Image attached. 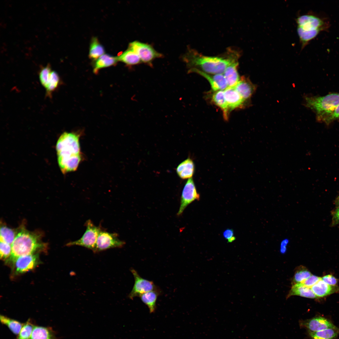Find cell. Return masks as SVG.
<instances>
[{"label": "cell", "mask_w": 339, "mask_h": 339, "mask_svg": "<svg viewBox=\"0 0 339 339\" xmlns=\"http://www.w3.org/2000/svg\"><path fill=\"white\" fill-rule=\"evenodd\" d=\"M125 243L118 238L116 233H110L102 229L98 236L94 252L97 253L112 248H121Z\"/></svg>", "instance_id": "9c48e42d"}, {"label": "cell", "mask_w": 339, "mask_h": 339, "mask_svg": "<svg viewBox=\"0 0 339 339\" xmlns=\"http://www.w3.org/2000/svg\"><path fill=\"white\" fill-rule=\"evenodd\" d=\"M312 274L305 267L300 266L297 269L294 276L293 284L304 282Z\"/></svg>", "instance_id": "4dcf8cb0"}, {"label": "cell", "mask_w": 339, "mask_h": 339, "mask_svg": "<svg viewBox=\"0 0 339 339\" xmlns=\"http://www.w3.org/2000/svg\"><path fill=\"white\" fill-rule=\"evenodd\" d=\"M200 198V195L197 192L193 179H189L182 192L180 207L177 215H181L189 204L196 200H199Z\"/></svg>", "instance_id": "8fae6325"}, {"label": "cell", "mask_w": 339, "mask_h": 339, "mask_svg": "<svg viewBox=\"0 0 339 339\" xmlns=\"http://www.w3.org/2000/svg\"><path fill=\"white\" fill-rule=\"evenodd\" d=\"M118 61L117 57L108 54L102 55L94 61L93 64V72L97 73L101 69L115 65Z\"/></svg>", "instance_id": "ac0fdd59"}, {"label": "cell", "mask_w": 339, "mask_h": 339, "mask_svg": "<svg viewBox=\"0 0 339 339\" xmlns=\"http://www.w3.org/2000/svg\"><path fill=\"white\" fill-rule=\"evenodd\" d=\"M161 293V290L159 288L144 293L139 296L142 302L148 307L150 313L155 311L157 300Z\"/></svg>", "instance_id": "603a6c76"}, {"label": "cell", "mask_w": 339, "mask_h": 339, "mask_svg": "<svg viewBox=\"0 0 339 339\" xmlns=\"http://www.w3.org/2000/svg\"><path fill=\"white\" fill-rule=\"evenodd\" d=\"M105 52L104 48L98 38L96 37H92L89 46V58L94 61L103 55Z\"/></svg>", "instance_id": "484cf974"}, {"label": "cell", "mask_w": 339, "mask_h": 339, "mask_svg": "<svg viewBox=\"0 0 339 339\" xmlns=\"http://www.w3.org/2000/svg\"><path fill=\"white\" fill-rule=\"evenodd\" d=\"M312 291L317 297H324L335 293L339 290V288L335 286L327 284L321 279L311 288Z\"/></svg>", "instance_id": "44dd1931"}, {"label": "cell", "mask_w": 339, "mask_h": 339, "mask_svg": "<svg viewBox=\"0 0 339 339\" xmlns=\"http://www.w3.org/2000/svg\"><path fill=\"white\" fill-rule=\"evenodd\" d=\"M238 60L232 62L227 67L223 74L228 87L234 88L240 79L238 71Z\"/></svg>", "instance_id": "e0dca14e"}, {"label": "cell", "mask_w": 339, "mask_h": 339, "mask_svg": "<svg viewBox=\"0 0 339 339\" xmlns=\"http://www.w3.org/2000/svg\"><path fill=\"white\" fill-rule=\"evenodd\" d=\"M288 238H285L282 240L280 243V251L282 254L284 253L287 250V246L289 243Z\"/></svg>", "instance_id": "8d00e7d4"}, {"label": "cell", "mask_w": 339, "mask_h": 339, "mask_svg": "<svg viewBox=\"0 0 339 339\" xmlns=\"http://www.w3.org/2000/svg\"><path fill=\"white\" fill-rule=\"evenodd\" d=\"M333 220L336 223L339 224V207L335 211L333 215Z\"/></svg>", "instance_id": "74e56055"}, {"label": "cell", "mask_w": 339, "mask_h": 339, "mask_svg": "<svg viewBox=\"0 0 339 339\" xmlns=\"http://www.w3.org/2000/svg\"><path fill=\"white\" fill-rule=\"evenodd\" d=\"M11 246V254L8 261L11 262L19 256L33 254L44 246L37 235L24 229L17 234Z\"/></svg>", "instance_id": "277c9868"}, {"label": "cell", "mask_w": 339, "mask_h": 339, "mask_svg": "<svg viewBox=\"0 0 339 339\" xmlns=\"http://www.w3.org/2000/svg\"><path fill=\"white\" fill-rule=\"evenodd\" d=\"M321 279V277L312 275L303 283L305 286L311 288Z\"/></svg>", "instance_id": "d6a6232c"}, {"label": "cell", "mask_w": 339, "mask_h": 339, "mask_svg": "<svg viewBox=\"0 0 339 339\" xmlns=\"http://www.w3.org/2000/svg\"><path fill=\"white\" fill-rule=\"evenodd\" d=\"M30 339H58L55 332L50 327L35 326Z\"/></svg>", "instance_id": "7402d4cb"}, {"label": "cell", "mask_w": 339, "mask_h": 339, "mask_svg": "<svg viewBox=\"0 0 339 339\" xmlns=\"http://www.w3.org/2000/svg\"><path fill=\"white\" fill-rule=\"evenodd\" d=\"M0 233V241L10 245H12L17 235L14 230L6 226L1 227Z\"/></svg>", "instance_id": "f1b7e54d"}, {"label": "cell", "mask_w": 339, "mask_h": 339, "mask_svg": "<svg viewBox=\"0 0 339 339\" xmlns=\"http://www.w3.org/2000/svg\"><path fill=\"white\" fill-rule=\"evenodd\" d=\"M224 238L227 240L228 242L231 243L235 240L236 238L234 236L233 229H227L223 232Z\"/></svg>", "instance_id": "836d02e7"}, {"label": "cell", "mask_w": 339, "mask_h": 339, "mask_svg": "<svg viewBox=\"0 0 339 339\" xmlns=\"http://www.w3.org/2000/svg\"><path fill=\"white\" fill-rule=\"evenodd\" d=\"M234 88L246 101L250 98L256 87L248 78L243 76Z\"/></svg>", "instance_id": "2e32d148"}, {"label": "cell", "mask_w": 339, "mask_h": 339, "mask_svg": "<svg viewBox=\"0 0 339 339\" xmlns=\"http://www.w3.org/2000/svg\"><path fill=\"white\" fill-rule=\"evenodd\" d=\"M211 100L214 104L220 108L224 119L227 121L230 110L225 98L224 90L214 92L211 96Z\"/></svg>", "instance_id": "d6986e66"}, {"label": "cell", "mask_w": 339, "mask_h": 339, "mask_svg": "<svg viewBox=\"0 0 339 339\" xmlns=\"http://www.w3.org/2000/svg\"><path fill=\"white\" fill-rule=\"evenodd\" d=\"M296 23L302 49L321 32L328 30L330 26L328 18L312 13L299 16L296 19Z\"/></svg>", "instance_id": "3957f363"}, {"label": "cell", "mask_w": 339, "mask_h": 339, "mask_svg": "<svg viewBox=\"0 0 339 339\" xmlns=\"http://www.w3.org/2000/svg\"><path fill=\"white\" fill-rule=\"evenodd\" d=\"M188 73H195L203 76L209 82L214 91L224 90L228 87L226 79L223 74H211L196 69L188 70Z\"/></svg>", "instance_id": "4fadbf2b"}, {"label": "cell", "mask_w": 339, "mask_h": 339, "mask_svg": "<svg viewBox=\"0 0 339 339\" xmlns=\"http://www.w3.org/2000/svg\"><path fill=\"white\" fill-rule=\"evenodd\" d=\"M308 331L313 339H333L339 334V329L336 327L316 332Z\"/></svg>", "instance_id": "4316f807"}, {"label": "cell", "mask_w": 339, "mask_h": 339, "mask_svg": "<svg viewBox=\"0 0 339 339\" xmlns=\"http://www.w3.org/2000/svg\"><path fill=\"white\" fill-rule=\"evenodd\" d=\"M225 98L230 111L234 110L243 108L246 101L234 88L228 87L224 90Z\"/></svg>", "instance_id": "9a60e30c"}, {"label": "cell", "mask_w": 339, "mask_h": 339, "mask_svg": "<svg viewBox=\"0 0 339 339\" xmlns=\"http://www.w3.org/2000/svg\"><path fill=\"white\" fill-rule=\"evenodd\" d=\"M128 48L133 50L138 55L142 63L151 67L153 66V60L163 57L162 54L156 51L150 45L138 41L130 42Z\"/></svg>", "instance_id": "ba28073f"}, {"label": "cell", "mask_w": 339, "mask_h": 339, "mask_svg": "<svg viewBox=\"0 0 339 339\" xmlns=\"http://www.w3.org/2000/svg\"><path fill=\"white\" fill-rule=\"evenodd\" d=\"M86 229L82 237L78 239L70 242L68 246L78 245L92 250L94 252L99 234L102 229L100 226H95L90 219L85 223Z\"/></svg>", "instance_id": "52a82bcc"}, {"label": "cell", "mask_w": 339, "mask_h": 339, "mask_svg": "<svg viewBox=\"0 0 339 339\" xmlns=\"http://www.w3.org/2000/svg\"><path fill=\"white\" fill-rule=\"evenodd\" d=\"M80 136L78 133L65 132L56 142L58 163L63 174L75 171L82 160Z\"/></svg>", "instance_id": "7a4b0ae2"}, {"label": "cell", "mask_w": 339, "mask_h": 339, "mask_svg": "<svg viewBox=\"0 0 339 339\" xmlns=\"http://www.w3.org/2000/svg\"><path fill=\"white\" fill-rule=\"evenodd\" d=\"M300 325L301 326L308 329V331L311 332L318 331L336 327L328 320L321 316L315 317L301 321Z\"/></svg>", "instance_id": "5bb4252c"}, {"label": "cell", "mask_w": 339, "mask_h": 339, "mask_svg": "<svg viewBox=\"0 0 339 339\" xmlns=\"http://www.w3.org/2000/svg\"><path fill=\"white\" fill-rule=\"evenodd\" d=\"M130 271L134 277V283L128 295L130 299H133L144 293L159 288L153 281L141 277L134 269H131Z\"/></svg>", "instance_id": "30bf717a"}, {"label": "cell", "mask_w": 339, "mask_h": 339, "mask_svg": "<svg viewBox=\"0 0 339 339\" xmlns=\"http://www.w3.org/2000/svg\"><path fill=\"white\" fill-rule=\"evenodd\" d=\"M195 170V165L192 160L190 158L186 159L177 166L176 169L179 176L182 179L192 178Z\"/></svg>", "instance_id": "ffe728a7"}, {"label": "cell", "mask_w": 339, "mask_h": 339, "mask_svg": "<svg viewBox=\"0 0 339 339\" xmlns=\"http://www.w3.org/2000/svg\"><path fill=\"white\" fill-rule=\"evenodd\" d=\"M336 203H337V205L338 206V207H339V196L338 198H337V202H336Z\"/></svg>", "instance_id": "f35d334b"}, {"label": "cell", "mask_w": 339, "mask_h": 339, "mask_svg": "<svg viewBox=\"0 0 339 339\" xmlns=\"http://www.w3.org/2000/svg\"><path fill=\"white\" fill-rule=\"evenodd\" d=\"M12 252V246L7 243L0 241V253L1 259L5 260L10 256Z\"/></svg>", "instance_id": "1f68e13d"}, {"label": "cell", "mask_w": 339, "mask_h": 339, "mask_svg": "<svg viewBox=\"0 0 339 339\" xmlns=\"http://www.w3.org/2000/svg\"><path fill=\"white\" fill-rule=\"evenodd\" d=\"M0 320L3 324L7 326L10 331L16 335L19 334L24 324L17 320L3 315H0Z\"/></svg>", "instance_id": "83f0119b"}, {"label": "cell", "mask_w": 339, "mask_h": 339, "mask_svg": "<svg viewBox=\"0 0 339 339\" xmlns=\"http://www.w3.org/2000/svg\"><path fill=\"white\" fill-rule=\"evenodd\" d=\"M38 256L30 254L19 256L12 262L16 274L22 273L33 269L38 263Z\"/></svg>", "instance_id": "7c38bea8"}, {"label": "cell", "mask_w": 339, "mask_h": 339, "mask_svg": "<svg viewBox=\"0 0 339 339\" xmlns=\"http://www.w3.org/2000/svg\"><path fill=\"white\" fill-rule=\"evenodd\" d=\"M39 77L40 83L45 89L46 96L51 98L61 84L59 75L55 71L52 70L50 65L48 64L41 68Z\"/></svg>", "instance_id": "8992f818"}, {"label": "cell", "mask_w": 339, "mask_h": 339, "mask_svg": "<svg viewBox=\"0 0 339 339\" xmlns=\"http://www.w3.org/2000/svg\"><path fill=\"white\" fill-rule=\"evenodd\" d=\"M307 105L313 110L321 119L325 120L331 116L339 104V93L306 98Z\"/></svg>", "instance_id": "5b68a950"}, {"label": "cell", "mask_w": 339, "mask_h": 339, "mask_svg": "<svg viewBox=\"0 0 339 339\" xmlns=\"http://www.w3.org/2000/svg\"><path fill=\"white\" fill-rule=\"evenodd\" d=\"M293 295L299 296L311 299L317 298L311 288L305 286L303 283L293 285L287 297H289Z\"/></svg>", "instance_id": "cb8c5ba5"}, {"label": "cell", "mask_w": 339, "mask_h": 339, "mask_svg": "<svg viewBox=\"0 0 339 339\" xmlns=\"http://www.w3.org/2000/svg\"><path fill=\"white\" fill-rule=\"evenodd\" d=\"M35 326L32 320L28 319L24 323L16 339H30Z\"/></svg>", "instance_id": "f546056e"}, {"label": "cell", "mask_w": 339, "mask_h": 339, "mask_svg": "<svg viewBox=\"0 0 339 339\" xmlns=\"http://www.w3.org/2000/svg\"><path fill=\"white\" fill-rule=\"evenodd\" d=\"M321 279L327 284L331 286H335L337 283L336 278L331 274L323 276L321 278Z\"/></svg>", "instance_id": "e575fe53"}, {"label": "cell", "mask_w": 339, "mask_h": 339, "mask_svg": "<svg viewBox=\"0 0 339 339\" xmlns=\"http://www.w3.org/2000/svg\"><path fill=\"white\" fill-rule=\"evenodd\" d=\"M240 56L239 50L232 48H229L222 55L214 56L205 55L188 48L182 59L188 70L196 69L209 74H223L227 67L238 60Z\"/></svg>", "instance_id": "6da1fadb"}, {"label": "cell", "mask_w": 339, "mask_h": 339, "mask_svg": "<svg viewBox=\"0 0 339 339\" xmlns=\"http://www.w3.org/2000/svg\"><path fill=\"white\" fill-rule=\"evenodd\" d=\"M117 57L118 61L122 62L128 66H134L142 63L138 55L128 48Z\"/></svg>", "instance_id": "d4e9b609"}, {"label": "cell", "mask_w": 339, "mask_h": 339, "mask_svg": "<svg viewBox=\"0 0 339 339\" xmlns=\"http://www.w3.org/2000/svg\"><path fill=\"white\" fill-rule=\"evenodd\" d=\"M336 119H339V104L336 107L332 114L325 119L324 121L328 123Z\"/></svg>", "instance_id": "d590c367"}]
</instances>
